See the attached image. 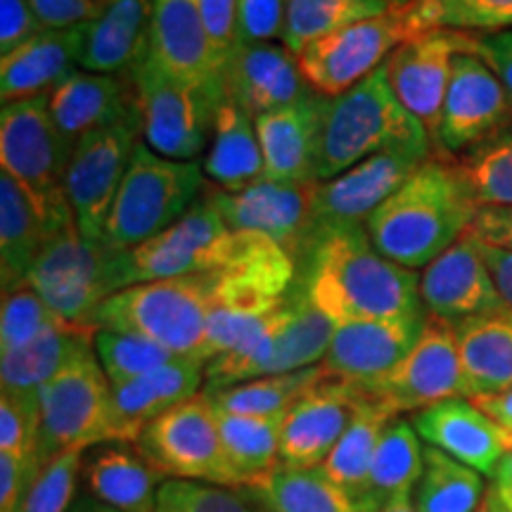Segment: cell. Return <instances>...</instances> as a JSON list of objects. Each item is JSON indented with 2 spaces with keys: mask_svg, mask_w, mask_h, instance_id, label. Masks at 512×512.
Here are the masks:
<instances>
[{
  "mask_svg": "<svg viewBox=\"0 0 512 512\" xmlns=\"http://www.w3.org/2000/svg\"><path fill=\"white\" fill-rule=\"evenodd\" d=\"M157 512H271V508L256 486L164 479L157 491Z\"/></svg>",
  "mask_w": 512,
  "mask_h": 512,
  "instance_id": "f6af8a7d",
  "label": "cell"
},
{
  "mask_svg": "<svg viewBox=\"0 0 512 512\" xmlns=\"http://www.w3.org/2000/svg\"><path fill=\"white\" fill-rule=\"evenodd\" d=\"M50 235L48 221L10 174H0V283L3 294L29 285Z\"/></svg>",
  "mask_w": 512,
  "mask_h": 512,
  "instance_id": "d6a6232c",
  "label": "cell"
},
{
  "mask_svg": "<svg viewBox=\"0 0 512 512\" xmlns=\"http://www.w3.org/2000/svg\"><path fill=\"white\" fill-rule=\"evenodd\" d=\"M453 162L479 207L512 209V124Z\"/></svg>",
  "mask_w": 512,
  "mask_h": 512,
  "instance_id": "7bdbcfd3",
  "label": "cell"
},
{
  "mask_svg": "<svg viewBox=\"0 0 512 512\" xmlns=\"http://www.w3.org/2000/svg\"><path fill=\"white\" fill-rule=\"evenodd\" d=\"M477 238V235H475ZM479 252H482L486 266H489L491 275H494L496 290L501 294L503 306L512 311V249L489 245V242L479 240Z\"/></svg>",
  "mask_w": 512,
  "mask_h": 512,
  "instance_id": "6f0895ef",
  "label": "cell"
},
{
  "mask_svg": "<svg viewBox=\"0 0 512 512\" xmlns=\"http://www.w3.org/2000/svg\"><path fill=\"white\" fill-rule=\"evenodd\" d=\"M408 10L415 34L430 29L498 34L512 29V0H415Z\"/></svg>",
  "mask_w": 512,
  "mask_h": 512,
  "instance_id": "ee69618b",
  "label": "cell"
},
{
  "mask_svg": "<svg viewBox=\"0 0 512 512\" xmlns=\"http://www.w3.org/2000/svg\"><path fill=\"white\" fill-rule=\"evenodd\" d=\"M256 489L264 494L271 512H363L356 498L320 467H278Z\"/></svg>",
  "mask_w": 512,
  "mask_h": 512,
  "instance_id": "b9f144b4",
  "label": "cell"
},
{
  "mask_svg": "<svg viewBox=\"0 0 512 512\" xmlns=\"http://www.w3.org/2000/svg\"><path fill=\"white\" fill-rule=\"evenodd\" d=\"M83 453L62 451L31 472L17 512H67L72 508L76 484L81 479Z\"/></svg>",
  "mask_w": 512,
  "mask_h": 512,
  "instance_id": "7dc6e473",
  "label": "cell"
},
{
  "mask_svg": "<svg viewBox=\"0 0 512 512\" xmlns=\"http://www.w3.org/2000/svg\"><path fill=\"white\" fill-rule=\"evenodd\" d=\"M425 465V446L415 432L413 422L396 418L389 422L377 444L370 467L368 494L363 498V512H377L387 503L413 498Z\"/></svg>",
  "mask_w": 512,
  "mask_h": 512,
  "instance_id": "e575fe53",
  "label": "cell"
},
{
  "mask_svg": "<svg viewBox=\"0 0 512 512\" xmlns=\"http://www.w3.org/2000/svg\"><path fill=\"white\" fill-rule=\"evenodd\" d=\"M427 316L358 320L335 328L330 349L323 358L325 373L354 384L380 380L399 366L408 351L415 347Z\"/></svg>",
  "mask_w": 512,
  "mask_h": 512,
  "instance_id": "603a6c76",
  "label": "cell"
},
{
  "mask_svg": "<svg viewBox=\"0 0 512 512\" xmlns=\"http://www.w3.org/2000/svg\"><path fill=\"white\" fill-rule=\"evenodd\" d=\"M72 147L48 110V95L5 102L0 110V164L34 200L50 230L72 216L64 192Z\"/></svg>",
  "mask_w": 512,
  "mask_h": 512,
  "instance_id": "ba28073f",
  "label": "cell"
},
{
  "mask_svg": "<svg viewBox=\"0 0 512 512\" xmlns=\"http://www.w3.org/2000/svg\"><path fill=\"white\" fill-rule=\"evenodd\" d=\"M287 0H238V43L275 41L283 34Z\"/></svg>",
  "mask_w": 512,
  "mask_h": 512,
  "instance_id": "f907efd6",
  "label": "cell"
},
{
  "mask_svg": "<svg viewBox=\"0 0 512 512\" xmlns=\"http://www.w3.org/2000/svg\"><path fill=\"white\" fill-rule=\"evenodd\" d=\"M143 140L157 155L195 162L209 147L223 86H200L169 74L150 55L131 72Z\"/></svg>",
  "mask_w": 512,
  "mask_h": 512,
  "instance_id": "9c48e42d",
  "label": "cell"
},
{
  "mask_svg": "<svg viewBox=\"0 0 512 512\" xmlns=\"http://www.w3.org/2000/svg\"><path fill=\"white\" fill-rule=\"evenodd\" d=\"M140 140L143 124L140 117H133L88 133L72 147L64 192L76 226L88 240L105 238L107 216Z\"/></svg>",
  "mask_w": 512,
  "mask_h": 512,
  "instance_id": "9a60e30c",
  "label": "cell"
},
{
  "mask_svg": "<svg viewBox=\"0 0 512 512\" xmlns=\"http://www.w3.org/2000/svg\"><path fill=\"white\" fill-rule=\"evenodd\" d=\"M394 147L434 150V143L425 126L396 98L384 67L347 93L320 102L316 150V178L320 183Z\"/></svg>",
  "mask_w": 512,
  "mask_h": 512,
  "instance_id": "3957f363",
  "label": "cell"
},
{
  "mask_svg": "<svg viewBox=\"0 0 512 512\" xmlns=\"http://www.w3.org/2000/svg\"><path fill=\"white\" fill-rule=\"evenodd\" d=\"M505 432H508V437H510V444H512V430H505Z\"/></svg>",
  "mask_w": 512,
  "mask_h": 512,
  "instance_id": "03108f58",
  "label": "cell"
},
{
  "mask_svg": "<svg viewBox=\"0 0 512 512\" xmlns=\"http://www.w3.org/2000/svg\"><path fill=\"white\" fill-rule=\"evenodd\" d=\"M323 95L294 102L254 119L264 155V181L311 183L316 178L318 124Z\"/></svg>",
  "mask_w": 512,
  "mask_h": 512,
  "instance_id": "f1b7e54d",
  "label": "cell"
},
{
  "mask_svg": "<svg viewBox=\"0 0 512 512\" xmlns=\"http://www.w3.org/2000/svg\"><path fill=\"white\" fill-rule=\"evenodd\" d=\"M484 505H486V501H484ZM486 510H489V512H505L501 508H494V505H486Z\"/></svg>",
  "mask_w": 512,
  "mask_h": 512,
  "instance_id": "e7e4bbea",
  "label": "cell"
},
{
  "mask_svg": "<svg viewBox=\"0 0 512 512\" xmlns=\"http://www.w3.org/2000/svg\"><path fill=\"white\" fill-rule=\"evenodd\" d=\"M147 55L178 79L200 86H221L202 0H152Z\"/></svg>",
  "mask_w": 512,
  "mask_h": 512,
  "instance_id": "83f0119b",
  "label": "cell"
},
{
  "mask_svg": "<svg viewBox=\"0 0 512 512\" xmlns=\"http://www.w3.org/2000/svg\"><path fill=\"white\" fill-rule=\"evenodd\" d=\"M152 0H102L100 17L72 29L76 67L131 76L150 53Z\"/></svg>",
  "mask_w": 512,
  "mask_h": 512,
  "instance_id": "d4e9b609",
  "label": "cell"
},
{
  "mask_svg": "<svg viewBox=\"0 0 512 512\" xmlns=\"http://www.w3.org/2000/svg\"><path fill=\"white\" fill-rule=\"evenodd\" d=\"M415 0H389V5H392V8H406V5H413Z\"/></svg>",
  "mask_w": 512,
  "mask_h": 512,
  "instance_id": "be15d7a7",
  "label": "cell"
},
{
  "mask_svg": "<svg viewBox=\"0 0 512 512\" xmlns=\"http://www.w3.org/2000/svg\"><path fill=\"white\" fill-rule=\"evenodd\" d=\"M133 446L162 479L242 486L228 463L219 422L204 394L147 425Z\"/></svg>",
  "mask_w": 512,
  "mask_h": 512,
  "instance_id": "7c38bea8",
  "label": "cell"
},
{
  "mask_svg": "<svg viewBox=\"0 0 512 512\" xmlns=\"http://www.w3.org/2000/svg\"><path fill=\"white\" fill-rule=\"evenodd\" d=\"M415 36L411 10L389 8L306 46L297 55L309 86L323 98H337L387 62L403 41Z\"/></svg>",
  "mask_w": 512,
  "mask_h": 512,
  "instance_id": "8fae6325",
  "label": "cell"
},
{
  "mask_svg": "<svg viewBox=\"0 0 512 512\" xmlns=\"http://www.w3.org/2000/svg\"><path fill=\"white\" fill-rule=\"evenodd\" d=\"M508 124L512 98L494 69L472 48L458 53L441 105L434 152L456 159Z\"/></svg>",
  "mask_w": 512,
  "mask_h": 512,
  "instance_id": "e0dca14e",
  "label": "cell"
},
{
  "mask_svg": "<svg viewBox=\"0 0 512 512\" xmlns=\"http://www.w3.org/2000/svg\"><path fill=\"white\" fill-rule=\"evenodd\" d=\"M204 185L197 162L162 157L140 140L114 197L102 242L114 249H133L157 238L195 207Z\"/></svg>",
  "mask_w": 512,
  "mask_h": 512,
  "instance_id": "8992f818",
  "label": "cell"
},
{
  "mask_svg": "<svg viewBox=\"0 0 512 512\" xmlns=\"http://www.w3.org/2000/svg\"><path fill=\"white\" fill-rule=\"evenodd\" d=\"M335 328L337 325L294 285L285 304L264 325L204 366L202 392L318 366L328 354Z\"/></svg>",
  "mask_w": 512,
  "mask_h": 512,
  "instance_id": "5b68a950",
  "label": "cell"
},
{
  "mask_svg": "<svg viewBox=\"0 0 512 512\" xmlns=\"http://www.w3.org/2000/svg\"><path fill=\"white\" fill-rule=\"evenodd\" d=\"M479 512H489V510H486V505H484V508H482V510H479Z\"/></svg>",
  "mask_w": 512,
  "mask_h": 512,
  "instance_id": "003e7915",
  "label": "cell"
},
{
  "mask_svg": "<svg viewBox=\"0 0 512 512\" xmlns=\"http://www.w3.org/2000/svg\"><path fill=\"white\" fill-rule=\"evenodd\" d=\"M76 72L72 29L41 31L31 41L0 57V98L5 102L48 95Z\"/></svg>",
  "mask_w": 512,
  "mask_h": 512,
  "instance_id": "836d02e7",
  "label": "cell"
},
{
  "mask_svg": "<svg viewBox=\"0 0 512 512\" xmlns=\"http://www.w3.org/2000/svg\"><path fill=\"white\" fill-rule=\"evenodd\" d=\"M394 418L396 415L387 406L368 396L366 406L358 411L349 430L342 434L330 456L320 465V470L337 486H342L349 496H354L358 505L368 494L370 467H373L377 444Z\"/></svg>",
  "mask_w": 512,
  "mask_h": 512,
  "instance_id": "74e56055",
  "label": "cell"
},
{
  "mask_svg": "<svg viewBox=\"0 0 512 512\" xmlns=\"http://www.w3.org/2000/svg\"><path fill=\"white\" fill-rule=\"evenodd\" d=\"M472 50L494 69L512 98V29L498 34H472Z\"/></svg>",
  "mask_w": 512,
  "mask_h": 512,
  "instance_id": "11a10c76",
  "label": "cell"
},
{
  "mask_svg": "<svg viewBox=\"0 0 512 512\" xmlns=\"http://www.w3.org/2000/svg\"><path fill=\"white\" fill-rule=\"evenodd\" d=\"M202 171L221 190H242L264 181V155L254 117L226 95L216 110Z\"/></svg>",
  "mask_w": 512,
  "mask_h": 512,
  "instance_id": "4dcf8cb0",
  "label": "cell"
},
{
  "mask_svg": "<svg viewBox=\"0 0 512 512\" xmlns=\"http://www.w3.org/2000/svg\"><path fill=\"white\" fill-rule=\"evenodd\" d=\"M200 389H204V363L188 356H176L152 373L117 384L110 406L112 441L136 444L147 425L200 396Z\"/></svg>",
  "mask_w": 512,
  "mask_h": 512,
  "instance_id": "4316f807",
  "label": "cell"
},
{
  "mask_svg": "<svg viewBox=\"0 0 512 512\" xmlns=\"http://www.w3.org/2000/svg\"><path fill=\"white\" fill-rule=\"evenodd\" d=\"M411 422L427 446L439 448L486 477L494 475L501 458L512 448L505 427L467 396L422 408L413 413Z\"/></svg>",
  "mask_w": 512,
  "mask_h": 512,
  "instance_id": "cb8c5ba5",
  "label": "cell"
},
{
  "mask_svg": "<svg viewBox=\"0 0 512 512\" xmlns=\"http://www.w3.org/2000/svg\"><path fill=\"white\" fill-rule=\"evenodd\" d=\"M486 415H491L498 425H503L505 430H512V387L503 389L498 394L489 396H477L472 399Z\"/></svg>",
  "mask_w": 512,
  "mask_h": 512,
  "instance_id": "91938a15",
  "label": "cell"
},
{
  "mask_svg": "<svg viewBox=\"0 0 512 512\" xmlns=\"http://www.w3.org/2000/svg\"><path fill=\"white\" fill-rule=\"evenodd\" d=\"M377 512H420L415 508L413 498H403V501H394V503H387L384 508H380Z\"/></svg>",
  "mask_w": 512,
  "mask_h": 512,
  "instance_id": "6125c7cd",
  "label": "cell"
},
{
  "mask_svg": "<svg viewBox=\"0 0 512 512\" xmlns=\"http://www.w3.org/2000/svg\"><path fill=\"white\" fill-rule=\"evenodd\" d=\"M361 387L394 415H413L439 401L467 396L456 325L444 318L427 316L420 339L399 366Z\"/></svg>",
  "mask_w": 512,
  "mask_h": 512,
  "instance_id": "2e32d148",
  "label": "cell"
},
{
  "mask_svg": "<svg viewBox=\"0 0 512 512\" xmlns=\"http://www.w3.org/2000/svg\"><path fill=\"white\" fill-rule=\"evenodd\" d=\"M72 325L57 316L43 297L31 287H19L15 292L3 294L0 309V354H8L19 347H27L50 330Z\"/></svg>",
  "mask_w": 512,
  "mask_h": 512,
  "instance_id": "c3c4849f",
  "label": "cell"
},
{
  "mask_svg": "<svg viewBox=\"0 0 512 512\" xmlns=\"http://www.w3.org/2000/svg\"><path fill=\"white\" fill-rule=\"evenodd\" d=\"M389 8V0H287L280 43L299 55L318 38L382 15Z\"/></svg>",
  "mask_w": 512,
  "mask_h": 512,
  "instance_id": "60d3db41",
  "label": "cell"
},
{
  "mask_svg": "<svg viewBox=\"0 0 512 512\" xmlns=\"http://www.w3.org/2000/svg\"><path fill=\"white\" fill-rule=\"evenodd\" d=\"M318 183L259 181L242 190H221L207 183L204 197L214 204L230 230L266 235L299 261L320 230L316 214Z\"/></svg>",
  "mask_w": 512,
  "mask_h": 512,
  "instance_id": "5bb4252c",
  "label": "cell"
},
{
  "mask_svg": "<svg viewBox=\"0 0 512 512\" xmlns=\"http://www.w3.org/2000/svg\"><path fill=\"white\" fill-rule=\"evenodd\" d=\"M95 330L64 325L50 330L27 347L0 354V382L3 392L38 396L43 384L62 373L83 349L93 347Z\"/></svg>",
  "mask_w": 512,
  "mask_h": 512,
  "instance_id": "d590c367",
  "label": "cell"
},
{
  "mask_svg": "<svg viewBox=\"0 0 512 512\" xmlns=\"http://www.w3.org/2000/svg\"><path fill=\"white\" fill-rule=\"evenodd\" d=\"M297 287L335 325L430 316L420 275L377 252L366 226L320 228L297 261Z\"/></svg>",
  "mask_w": 512,
  "mask_h": 512,
  "instance_id": "6da1fadb",
  "label": "cell"
},
{
  "mask_svg": "<svg viewBox=\"0 0 512 512\" xmlns=\"http://www.w3.org/2000/svg\"><path fill=\"white\" fill-rule=\"evenodd\" d=\"M29 287L67 323L95 330L93 318L105 299L124 290L121 249L88 240L74 214L50 230L38 254Z\"/></svg>",
  "mask_w": 512,
  "mask_h": 512,
  "instance_id": "52a82bcc",
  "label": "cell"
},
{
  "mask_svg": "<svg viewBox=\"0 0 512 512\" xmlns=\"http://www.w3.org/2000/svg\"><path fill=\"white\" fill-rule=\"evenodd\" d=\"M420 297L430 316L458 325L505 309L494 275L472 233L460 238L420 273Z\"/></svg>",
  "mask_w": 512,
  "mask_h": 512,
  "instance_id": "7402d4cb",
  "label": "cell"
},
{
  "mask_svg": "<svg viewBox=\"0 0 512 512\" xmlns=\"http://www.w3.org/2000/svg\"><path fill=\"white\" fill-rule=\"evenodd\" d=\"M486 491L477 470L425 444V465L413 494L420 512H479Z\"/></svg>",
  "mask_w": 512,
  "mask_h": 512,
  "instance_id": "ab89813d",
  "label": "cell"
},
{
  "mask_svg": "<svg viewBox=\"0 0 512 512\" xmlns=\"http://www.w3.org/2000/svg\"><path fill=\"white\" fill-rule=\"evenodd\" d=\"M233 242L235 230L226 226L202 192L195 207L169 230L133 249H121L124 287L219 271Z\"/></svg>",
  "mask_w": 512,
  "mask_h": 512,
  "instance_id": "4fadbf2b",
  "label": "cell"
},
{
  "mask_svg": "<svg viewBox=\"0 0 512 512\" xmlns=\"http://www.w3.org/2000/svg\"><path fill=\"white\" fill-rule=\"evenodd\" d=\"M48 110L64 143L74 147L88 133L140 117L131 76L76 69L48 93Z\"/></svg>",
  "mask_w": 512,
  "mask_h": 512,
  "instance_id": "484cf974",
  "label": "cell"
},
{
  "mask_svg": "<svg viewBox=\"0 0 512 512\" xmlns=\"http://www.w3.org/2000/svg\"><path fill=\"white\" fill-rule=\"evenodd\" d=\"M368 403L361 384L325 377L285 415L280 434V467H320Z\"/></svg>",
  "mask_w": 512,
  "mask_h": 512,
  "instance_id": "ffe728a7",
  "label": "cell"
},
{
  "mask_svg": "<svg viewBox=\"0 0 512 512\" xmlns=\"http://www.w3.org/2000/svg\"><path fill=\"white\" fill-rule=\"evenodd\" d=\"M38 396L41 432L34 470L62 451H88L112 441V384L93 347L83 349L62 373L43 384Z\"/></svg>",
  "mask_w": 512,
  "mask_h": 512,
  "instance_id": "30bf717a",
  "label": "cell"
},
{
  "mask_svg": "<svg viewBox=\"0 0 512 512\" xmlns=\"http://www.w3.org/2000/svg\"><path fill=\"white\" fill-rule=\"evenodd\" d=\"M223 95L252 117L283 110L316 91L283 43H238L221 69Z\"/></svg>",
  "mask_w": 512,
  "mask_h": 512,
  "instance_id": "44dd1931",
  "label": "cell"
},
{
  "mask_svg": "<svg viewBox=\"0 0 512 512\" xmlns=\"http://www.w3.org/2000/svg\"><path fill=\"white\" fill-rule=\"evenodd\" d=\"M467 399L512 387V311L501 309L456 325Z\"/></svg>",
  "mask_w": 512,
  "mask_h": 512,
  "instance_id": "1f68e13d",
  "label": "cell"
},
{
  "mask_svg": "<svg viewBox=\"0 0 512 512\" xmlns=\"http://www.w3.org/2000/svg\"><path fill=\"white\" fill-rule=\"evenodd\" d=\"M43 31L74 29L100 17L102 0H29Z\"/></svg>",
  "mask_w": 512,
  "mask_h": 512,
  "instance_id": "f5cc1de1",
  "label": "cell"
},
{
  "mask_svg": "<svg viewBox=\"0 0 512 512\" xmlns=\"http://www.w3.org/2000/svg\"><path fill=\"white\" fill-rule=\"evenodd\" d=\"M325 377H328V373L318 363V366L294 370V373L256 377V380L202 394L219 411L254 415V418H278V415L290 413L297 406V401L309 394Z\"/></svg>",
  "mask_w": 512,
  "mask_h": 512,
  "instance_id": "f35d334b",
  "label": "cell"
},
{
  "mask_svg": "<svg viewBox=\"0 0 512 512\" xmlns=\"http://www.w3.org/2000/svg\"><path fill=\"white\" fill-rule=\"evenodd\" d=\"M477 211L456 162L434 155L363 226L377 252L418 271L470 233Z\"/></svg>",
  "mask_w": 512,
  "mask_h": 512,
  "instance_id": "7a4b0ae2",
  "label": "cell"
},
{
  "mask_svg": "<svg viewBox=\"0 0 512 512\" xmlns=\"http://www.w3.org/2000/svg\"><path fill=\"white\" fill-rule=\"evenodd\" d=\"M470 233L489 245L512 249V209L479 207Z\"/></svg>",
  "mask_w": 512,
  "mask_h": 512,
  "instance_id": "9f6ffc18",
  "label": "cell"
},
{
  "mask_svg": "<svg viewBox=\"0 0 512 512\" xmlns=\"http://www.w3.org/2000/svg\"><path fill=\"white\" fill-rule=\"evenodd\" d=\"M93 349L112 387L152 373L176 358L152 339L117 330H95Z\"/></svg>",
  "mask_w": 512,
  "mask_h": 512,
  "instance_id": "bcb514c9",
  "label": "cell"
},
{
  "mask_svg": "<svg viewBox=\"0 0 512 512\" xmlns=\"http://www.w3.org/2000/svg\"><path fill=\"white\" fill-rule=\"evenodd\" d=\"M434 155V150L394 147L363 159L330 181L318 183V226H363L370 214Z\"/></svg>",
  "mask_w": 512,
  "mask_h": 512,
  "instance_id": "d6986e66",
  "label": "cell"
},
{
  "mask_svg": "<svg viewBox=\"0 0 512 512\" xmlns=\"http://www.w3.org/2000/svg\"><path fill=\"white\" fill-rule=\"evenodd\" d=\"M41 31L29 0H0V57L10 55Z\"/></svg>",
  "mask_w": 512,
  "mask_h": 512,
  "instance_id": "db71d44e",
  "label": "cell"
},
{
  "mask_svg": "<svg viewBox=\"0 0 512 512\" xmlns=\"http://www.w3.org/2000/svg\"><path fill=\"white\" fill-rule=\"evenodd\" d=\"M159 479L162 475L133 444L110 441L83 453L86 494L119 512H157Z\"/></svg>",
  "mask_w": 512,
  "mask_h": 512,
  "instance_id": "f546056e",
  "label": "cell"
},
{
  "mask_svg": "<svg viewBox=\"0 0 512 512\" xmlns=\"http://www.w3.org/2000/svg\"><path fill=\"white\" fill-rule=\"evenodd\" d=\"M214 309L211 273L138 283L114 292L95 313V330L131 332L176 356L204 363L207 325Z\"/></svg>",
  "mask_w": 512,
  "mask_h": 512,
  "instance_id": "277c9868",
  "label": "cell"
},
{
  "mask_svg": "<svg viewBox=\"0 0 512 512\" xmlns=\"http://www.w3.org/2000/svg\"><path fill=\"white\" fill-rule=\"evenodd\" d=\"M214 415L228 463L242 486H259L278 470L285 415L254 418V415H235L219 408H214Z\"/></svg>",
  "mask_w": 512,
  "mask_h": 512,
  "instance_id": "8d00e7d4",
  "label": "cell"
},
{
  "mask_svg": "<svg viewBox=\"0 0 512 512\" xmlns=\"http://www.w3.org/2000/svg\"><path fill=\"white\" fill-rule=\"evenodd\" d=\"M472 48V34L451 29L420 31L403 41L382 64L396 98L430 133L432 143L444 105L453 60Z\"/></svg>",
  "mask_w": 512,
  "mask_h": 512,
  "instance_id": "ac0fdd59",
  "label": "cell"
},
{
  "mask_svg": "<svg viewBox=\"0 0 512 512\" xmlns=\"http://www.w3.org/2000/svg\"><path fill=\"white\" fill-rule=\"evenodd\" d=\"M67 512H119V510H114V508H110V505L95 501V498H91V496H83Z\"/></svg>",
  "mask_w": 512,
  "mask_h": 512,
  "instance_id": "94428289",
  "label": "cell"
},
{
  "mask_svg": "<svg viewBox=\"0 0 512 512\" xmlns=\"http://www.w3.org/2000/svg\"><path fill=\"white\" fill-rule=\"evenodd\" d=\"M486 505L512 512V448L501 458L496 472L491 475V486L486 491Z\"/></svg>",
  "mask_w": 512,
  "mask_h": 512,
  "instance_id": "680465c9",
  "label": "cell"
},
{
  "mask_svg": "<svg viewBox=\"0 0 512 512\" xmlns=\"http://www.w3.org/2000/svg\"><path fill=\"white\" fill-rule=\"evenodd\" d=\"M38 432H41V396L3 392L0 396V453L27 460L34 470Z\"/></svg>",
  "mask_w": 512,
  "mask_h": 512,
  "instance_id": "681fc988",
  "label": "cell"
},
{
  "mask_svg": "<svg viewBox=\"0 0 512 512\" xmlns=\"http://www.w3.org/2000/svg\"><path fill=\"white\" fill-rule=\"evenodd\" d=\"M204 22L219 72L238 46V0H202Z\"/></svg>",
  "mask_w": 512,
  "mask_h": 512,
  "instance_id": "816d5d0a",
  "label": "cell"
}]
</instances>
